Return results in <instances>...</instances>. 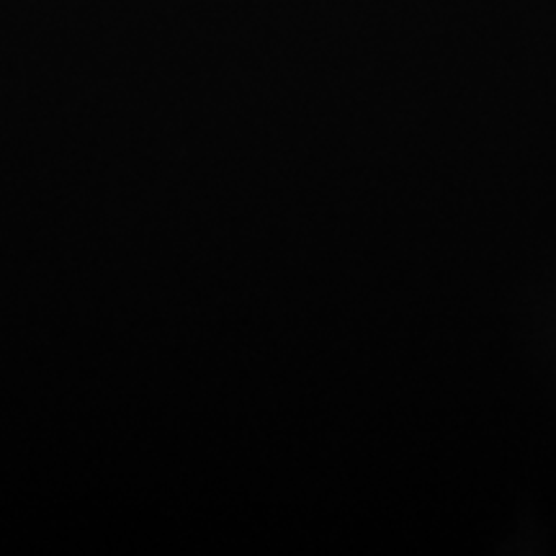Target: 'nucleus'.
I'll use <instances>...</instances> for the list:
<instances>
[]
</instances>
